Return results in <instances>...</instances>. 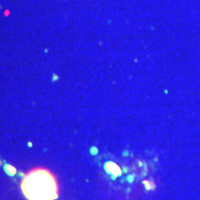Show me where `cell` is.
Wrapping results in <instances>:
<instances>
[{
    "label": "cell",
    "mask_w": 200,
    "mask_h": 200,
    "mask_svg": "<svg viewBox=\"0 0 200 200\" xmlns=\"http://www.w3.org/2000/svg\"><path fill=\"white\" fill-rule=\"evenodd\" d=\"M22 193L28 200H56L57 181L52 173L43 169L29 172L22 183Z\"/></svg>",
    "instance_id": "6da1fadb"
},
{
    "label": "cell",
    "mask_w": 200,
    "mask_h": 200,
    "mask_svg": "<svg viewBox=\"0 0 200 200\" xmlns=\"http://www.w3.org/2000/svg\"><path fill=\"white\" fill-rule=\"evenodd\" d=\"M105 168H106L107 172L111 173L114 177H117V176H119V175L122 174L121 169H119L116 164H114L113 162H108L106 164V166H105Z\"/></svg>",
    "instance_id": "7a4b0ae2"
},
{
    "label": "cell",
    "mask_w": 200,
    "mask_h": 200,
    "mask_svg": "<svg viewBox=\"0 0 200 200\" xmlns=\"http://www.w3.org/2000/svg\"><path fill=\"white\" fill-rule=\"evenodd\" d=\"M4 169H5V172H6L7 174H8L9 176H14L15 174H16V169H15L14 167L10 166V165H8V164H5V166H4Z\"/></svg>",
    "instance_id": "3957f363"
}]
</instances>
